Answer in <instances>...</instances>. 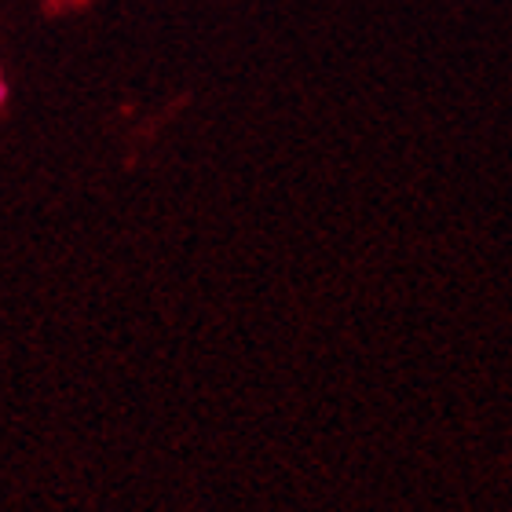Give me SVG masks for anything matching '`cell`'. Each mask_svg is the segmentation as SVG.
I'll return each mask as SVG.
<instances>
[{
  "label": "cell",
  "mask_w": 512,
  "mask_h": 512,
  "mask_svg": "<svg viewBox=\"0 0 512 512\" xmlns=\"http://www.w3.org/2000/svg\"><path fill=\"white\" fill-rule=\"evenodd\" d=\"M8 103V77H4V70H0V107Z\"/></svg>",
  "instance_id": "cell-1"
}]
</instances>
